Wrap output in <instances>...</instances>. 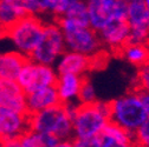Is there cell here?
<instances>
[{
  "label": "cell",
  "mask_w": 149,
  "mask_h": 147,
  "mask_svg": "<svg viewBox=\"0 0 149 147\" xmlns=\"http://www.w3.org/2000/svg\"><path fill=\"white\" fill-rule=\"evenodd\" d=\"M110 122V102L96 100L78 104L72 118L73 138L98 137Z\"/></svg>",
  "instance_id": "1"
},
{
  "label": "cell",
  "mask_w": 149,
  "mask_h": 147,
  "mask_svg": "<svg viewBox=\"0 0 149 147\" xmlns=\"http://www.w3.org/2000/svg\"><path fill=\"white\" fill-rule=\"evenodd\" d=\"M110 121L130 133H135L148 120V115L139 89L133 88L128 93L109 101Z\"/></svg>",
  "instance_id": "2"
},
{
  "label": "cell",
  "mask_w": 149,
  "mask_h": 147,
  "mask_svg": "<svg viewBox=\"0 0 149 147\" xmlns=\"http://www.w3.org/2000/svg\"><path fill=\"white\" fill-rule=\"evenodd\" d=\"M30 130L53 135L57 139H73L72 117L65 104L30 114Z\"/></svg>",
  "instance_id": "3"
},
{
  "label": "cell",
  "mask_w": 149,
  "mask_h": 147,
  "mask_svg": "<svg viewBox=\"0 0 149 147\" xmlns=\"http://www.w3.org/2000/svg\"><path fill=\"white\" fill-rule=\"evenodd\" d=\"M56 21L58 23L63 31L68 51H73L83 53L89 57H94L104 49L98 32L92 30L89 25L77 24L65 15L56 18Z\"/></svg>",
  "instance_id": "4"
},
{
  "label": "cell",
  "mask_w": 149,
  "mask_h": 147,
  "mask_svg": "<svg viewBox=\"0 0 149 147\" xmlns=\"http://www.w3.org/2000/svg\"><path fill=\"white\" fill-rule=\"evenodd\" d=\"M45 21L39 15H25L5 30L4 36L8 38L15 51L29 57L39 44Z\"/></svg>",
  "instance_id": "5"
},
{
  "label": "cell",
  "mask_w": 149,
  "mask_h": 147,
  "mask_svg": "<svg viewBox=\"0 0 149 147\" xmlns=\"http://www.w3.org/2000/svg\"><path fill=\"white\" fill-rule=\"evenodd\" d=\"M65 51L66 46L63 31L54 19V21L45 23L40 41L30 56V59L40 64L54 66Z\"/></svg>",
  "instance_id": "6"
},
{
  "label": "cell",
  "mask_w": 149,
  "mask_h": 147,
  "mask_svg": "<svg viewBox=\"0 0 149 147\" xmlns=\"http://www.w3.org/2000/svg\"><path fill=\"white\" fill-rule=\"evenodd\" d=\"M58 76L54 66L37 63L29 58L18 76L17 81L27 94L44 87L56 86Z\"/></svg>",
  "instance_id": "7"
},
{
  "label": "cell",
  "mask_w": 149,
  "mask_h": 147,
  "mask_svg": "<svg viewBox=\"0 0 149 147\" xmlns=\"http://www.w3.org/2000/svg\"><path fill=\"white\" fill-rule=\"evenodd\" d=\"M128 6L127 21L130 26L129 43H149V10L144 0H125Z\"/></svg>",
  "instance_id": "8"
},
{
  "label": "cell",
  "mask_w": 149,
  "mask_h": 147,
  "mask_svg": "<svg viewBox=\"0 0 149 147\" xmlns=\"http://www.w3.org/2000/svg\"><path fill=\"white\" fill-rule=\"evenodd\" d=\"M43 14L42 0H0V21L4 28L25 15Z\"/></svg>",
  "instance_id": "9"
},
{
  "label": "cell",
  "mask_w": 149,
  "mask_h": 147,
  "mask_svg": "<svg viewBox=\"0 0 149 147\" xmlns=\"http://www.w3.org/2000/svg\"><path fill=\"white\" fill-rule=\"evenodd\" d=\"M30 130V114L0 105V140L20 138Z\"/></svg>",
  "instance_id": "10"
},
{
  "label": "cell",
  "mask_w": 149,
  "mask_h": 147,
  "mask_svg": "<svg viewBox=\"0 0 149 147\" xmlns=\"http://www.w3.org/2000/svg\"><path fill=\"white\" fill-rule=\"evenodd\" d=\"M98 35L104 49L118 54L129 43L130 26L127 20L114 19L98 32Z\"/></svg>",
  "instance_id": "11"
},
{
  "label": "cell",
  "mask_w": 149,
  "mask_h": 147,
  "mask_svg": "<svg viewBox=\"0 0 149 147\" xmlns=\"http://www.w3.org/2000/svg\"><path fill=\"white\" fill-rule=\"evenodd\" d=\"M54 68L58 74L71 73L86 77L88 73L92 71V59L83 53L66 49L54 64Z\"/></svg>",
  "instance_id": "12"
},
{
  "label": "cell",
  "mask_w": 149,
  "mask_h": 147,
  "mask_svg": "<svg viewBox=\"0 0 149 147\" xmlns=\"http://www.w3.org/2000/svg\"><path fill=\"white\" fill-rule=\"evenodd\" d=\"M0 105L18 112L27 113L26 93L17 80L0 79Z\"/></svg>",
  "instance_id": "13"
},
{
  "label": "cell",
  "mask_w": 149,
  "mask_h": 147,
  "mask_svg": "<svg viewBox=\"0 0 149 147\" xmlns=\"http://www.w3.org/2000/svg\"><path fill=\"white\" fill-rule=\"evenodd\" d=\"M62 104L56 86L44 87L26 94V111L29 114L44 111Z\"/></svg>",
  "instance_id": "14"
},
{
  "label": "cell",
  "mask_w": 149,
  "mask_h": 147,
  "mask_svg": "<svg viewBox=\"0 0 149 147\" xmlns=\"http://www.w3.org/2000/svg\"><path fill=\"white\" fill-rule=\"evenodd\" d=\"M85 78L86 77L71 74V73H65V74L58 76L57 82H56V89L58 92L62 104L78 102L79 92Z\"/></svg>",
  "instance_id": "15"
},
{
  "label": "cell",
  "mask_w": 149,
  "mask_h": 147,
  "mask_svg": "<svg viewBox=\"0 0 149 147\" xmlns=\"http://www.w3.org/2000/svg\"><path fill=\"white\" fill-rule=\"evenodd\" d=\"M101 147H136L134 133H130L121 126L109 122L98 135Z\"/></svg>",
  "instance_id": "16"
},
{
  "label": "cell",
  "mask_w": 149,
  "mask_h": 147,
  "mask_svg": "<svg viewBox=\"0 0 149 147\" xmlns=\"http://www.w3.org/2000/svg\"><path fill=\"white\" fill-rule=\"evenodd\" d=\"M29 57L18 51L0 53V79L17 80Z\"/></svg>",
  "instance_id": "17"
},
{
  "label": "cell",
  "mask_w": 149,
  "mask_h": 147,
  "mask_svg": "<svg viewBox=\"0 0 149 147\" xmlns=\"http://www.w3.org/2000/svg\"><path fill=\"white\" fill-rule=\"evenodd\" d=\"M116 3V1H115ZM114 4L107 3H88L89 7V26L100 32L105 25L115 19Z\"/></svg>",
  "instance_id": "18"
},
{
  "label": "cell",
  "mask_w": 149,
  "mask_h": 147,
  "mask_svg": "<svg viewBox=\"0 0 149 147\" xmlns=\"http://www.w3.org/2000/svg\"><path fill=\"white\" fill-rule=\"evenodd\" d=\"M120 56L129 64L140 67L149 63V43L147 44H134L128 43L121 51Z\"/></svg>",
  "instance_id": "19"
},
{
  "label": "cell",
  "mask_w": 149,
  "mask_h": 147,
  "mask_svg": "<svg viewBox=\"0 0 149 147\" xmlns=\"http://www.w3.org/2000/svg\"><path fill=\"white\" fill-rule=\"evenodd\" d=\"M23 147H52L59 139L53 135L38 133L32 130L26 131L20 138Z\"/></svg>",
  "instance_id": "20"
},
{
  "label": "cell",
  "mask_w": 149,
  "mask_h": 147,
  "mask_svg": "<svg viewBox=\"0 0 149 147\" xmlns=\"http://www.w3.org/2000/svg\"><path fill=\"white\" fill-rule=\"evenodd\" d=\"M81 0H42L43 14H51L56 18L64 15L74 4Z\"/></svg>",
  "instance_id": "21"
},
{
  "label": "cell",
  "mask_w": 149,
  "mask_h": 147,
  "mask_svg": "<svg viewBox=\"0 0 149 147\" xmlns=\"http://www.w3.org/2000/svg\"><path fill=\"white\" fill-rule=\"evenodd\" d=\"M72 21L81 24V25H89V7L85 0H81L77 4H74L65 14Z\"/></svg>",
  "instance_id": "22"
},
{
  "label": "cell",
  "mask_w": 149,
  "mask_h": 147,
  "mask_svg": "<svg viewBox=\"0 0 149 147\" xmlns=\"http://www.w3.org/2000/svg\"><path fill=\"white\" fill-rule=\"evenodd\" d=\"M97 100V93H96V88L94 86L89 78L86 77L83 85H82V88H81V92H79V97H78V102L79 104H91Z\"/></svg>",
  "instance_id": "23"
},
{
  "label": "cell",
  "mask_w": 149,
  "mask_h": 147,
  "mask_svg": "<svg viewBox=\"0 0 149 147\" xmlns=\"http://www.w3.org/2000/svg\"><path fill=\"white\" fill-rule=\"evenodd\" d=\"M137 73L135 77L134 88L148 91L149 92V63L137 67Z\"/></svg>",
  "instance_id": "24"
},
{
  "label": "cell",
  "mask_w": 149,
  "mask_h": 147,
  "mask_svg": "<svg viewBox=\"0 0 149 147\" xmlns=\"http://www.w3.org/2000/svg\"><path fill=\"white\" fill-rule=\"evenodd\" d=\"M136 147H149V120H147L134 133Z\"/></svg>",
  "instance_id": "25"
},
{
  "label": "cell",
  "mask_w": 149,
  "mask_h": 147,
  "mask_svg": "<svg viewBox=\"0 0 149 147\" xmlns=\"http://www.w3.org/2000/svg\"><path fill=\"white\" fill-rule=\"evenodd\" d=\"M73 146L74 147H101L100 138H73Z\"/></svg>",
  "instance_id": "26"
},
{
  "label": "cell",
  "mask_w": 149,
  "mask_h": 147,
  "mask_svg": "<svg viewBox=\"0 0 149 147\" xmlns=\"http://www.w3.org/2000/svg\"><path fill=\"white\" fill-rule=\"evenodd\" d=\"M136 89H137V88H136ZM139 93H140L141 99H142V101H143L146 112H147V115H148V120H149V92H148V91L139 89Z\"/></svg>",
  "instance_id": "27"
},
{
  "label": "cell",
  "mask_w": 149,
  "mask_h": 147,
  "mask_svg": "<svg viewBox=\"0 0 149 147\" xmlns=\"http://www.w3.org/2000/svg\"><path fill=\"white\" fill-rule=\"evenodd\" d=\"M3 142H4V147H23L19 138H12V139L5 140Z\"/></svg>",
  "instance_id": "28"
},
{
  "label": "cell",
  "mask_w": 149,
  "mask_h": 147,
  "mask_svg": "<svg viewBox=\"0 0 149 147\" xmlns=\"http://www.w3.org/2000/svg\"><path fill=\"white\" fill-rule=\"evenodd\" d=\"M52 147H74V146H73L72 139H62V140H58Z\"/></svg>",
  "instance_id": "29"
},
{
  "label": "cell",
  "mask_w": 149,
  "mask_h": 147,
  "mask_svg": "<svg viewBox=\"0 0 149 147\" xmlns=\"http://www.w3.org/2000/svg\"><path fill=\"white\" fill-rule=\"evenodd\" d=\"M86 3H107V4H114L116 0H85Z\"/></svg>",
  "instance_id": "30"
},
{
  "label": "cell",
  "mask_w": 149,
  "mask_h": 147,
  "mask_svg": "<svg viewBox=\"0 0 149 147\" xmlns=\"http://www.w3.org/2000/svg\"><path fill=\"white\" fill-rule=\"evenodd\" d=\"M4 34H5V28L1 25V21H0V36H4Z\"/></svg>",
  "instance_id": "31"
},
{
  "label": "cell",
  "mask_w": 149,
  "mask_h": 147,
  "mask_svg": "<svg viewBox=\"0 0 149 147\" xmlns=\"http://www.w3.org/2000/svg\"><path fill=\"white\" fill-rule=\"evenodd\" d=\"M144 4H146V6H147V8L149 10V0H144Z\"/></svg>",
  "instance_id": "32"
},
{
  "label": "cell",
  "mask_w": 149,
  "mask_h": 147,
  "mask_svg": "<svg viewBox=\"0 0 149 147\" xmlns=\"http://www.w3.org/2000/svg\"><path fill=\"white\" fill-rule=\"evenodd\" d=\"M0 147H4V142L1 140H0Z\"/></svg>",
  "instance_id": "33"
}]
</instances>
